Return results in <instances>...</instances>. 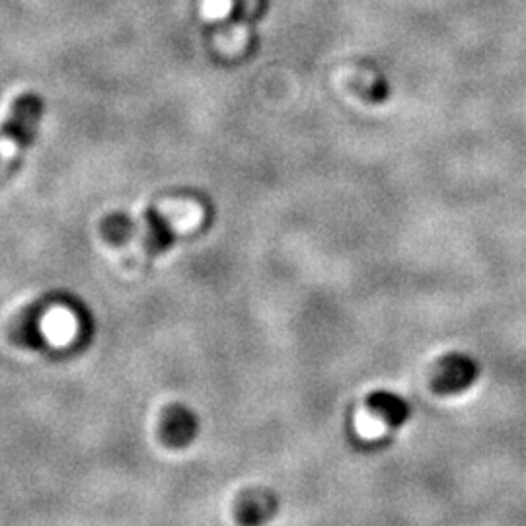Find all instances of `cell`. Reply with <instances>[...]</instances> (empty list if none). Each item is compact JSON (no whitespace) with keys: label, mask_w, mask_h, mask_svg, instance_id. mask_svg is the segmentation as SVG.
<instances>
[{"label":"cell","mask_w":526,"mask_h":526,"mask_svg":"<svg viewBox=\"0 0 526 526\" xmlns=\"http://www.w3.org/2000/svg\"><path fill=\"white\" fill-rule=\"evenodd\" d=\"M244 41H246V30L240 28V26H234L226 36L219 39V43H221L225 49H228V51L234 49V47L244 45Z\"/></svg>","instance_id":"8"},{"label":"cell","mask_w":526,"mask_h":526,"mask_svg":"<svg viewBox=\"0 0 526 526\" xmlns=\"http://www.w3.org/2000/svg\"><path fill=\"white\" fill-rule=\"evenodd\" d=\"M367 406L373 414L384 419L392 427H402L410 417V406L408 402L392 392H373L367 400Z\"/></svg>","instance_id":"4"},{"label":"cell","mask_w":526,"mask_h":526,"mask_svg":"<svg viewBox=\"0 0 526 526\" xmlns=\"http://www.w3.org/2000/svg\"><path fill=\"white\" fill-rule=\"evenodd\" d=\"M232 10V0H203L201 12L207 20H223Z\"/></svg>","instance_id":"7"},{"label":"cell","mask_w":526,"mask_h":526,"mask_svg":"<svg viewBox=\"0 0 526 526\" xmlns=\"http://www.w3.org/2000/svg\"><path fill=\"white\" fill-rule=\"evenodd\" d=\"M174 240H176V236H174V230H172L170 223L162 215L151 211L147 215V234H145L147 252L151 256H160L172 248Z\"/></svg>","instance_id":"5"},{"label":"cell","mask_w":526,"mask_h":526,"mask_svg":"<svg viewBox=\"0 0 526 526\" xmlns=\"http://www.w3.org/2000/svg\"><path fill=\"white\" fill-rule=\"evenodd\" d=\"M476 378H478L476 361H472L466 355L452 353L441 359L433 376V388L439 394H456L470 388Z\"/></svg>","instance_id":"2"},{"label":"cell","mask_w":526,"mask_h":526,"mask_svg":"<svg viewBox=\"0 0 526 526\" xmlns=\"http://www.w3.org/2000/svg\"><path fill=\"white\" fill-rule=\"evenodd\" d=\"M260 501L262 499H258V503H256V499H248L240 507V521H244V523H260L265 517H269L271 515V503L263 507Z\"/></svg>","instance_id":"6"},{"label":"cell","mask_w":526,"mask_h":526,"mask_svg":"<svg viewBox=\"0 0 526 526\" xmlns=\"http://www.w3.org/2000/svg\"><path fill=\"white\" fill-rule=\"evenodd\" d=\"M199 421L197 415L186 406H172L162 417V439L174 449L188 447L197 437Z\"/></svg>","instance_id":"3"},{"label":"cell","mask_w":526,"mask_h":526,"mask_svg":"<svg viewBox=\"0 0 526 526\" xmlns=\"http://www.w3.org/2000/svg\"><path fill=\"white\" fill-rule=\"evenodd\" d=\"M43 117V100L38 94H22L0 127V184H4L22 162L28 147L36 141Z\"/></svg>","instance_id":"1"}]
</instances>
